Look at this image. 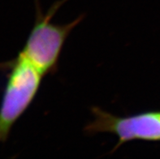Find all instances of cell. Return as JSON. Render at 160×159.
Here are the masks:
<instances>
[{"label":"cell","instance_id":"cell-1","mask_svg":"<svg viewBox=\"0 0 160 159\" xmlns=\"http://www.w3.org/2000/svg\"><path fill=\"white\" fill-rule=\"evenodd\" d=\"M67 0H61L53 4L44 14L41 10L39 0L36 3V20L28 35L20 56L26 58L43 76L54 74L56 72L59 59L63 45L73 28L82 21L84 16L65 24L51 23V19L63 3Z\"/></svg>","mask_w":160,"mask_h":159},{"label":"cell","instance_id":"cell-2","mask_svg":"<svg viewBox=\"0 0 160 159\" xmlns=\"http://www.w3.org/2000/svg\"><path fill=\"white\" fill-rule=\"evenodd\" d=\"M8 65L9 74L0 105V144L8 140L12 127L33 102L44 77L20 54Z\"/></svg>","mask_w":160,"mask_h":159},{"label":"cell","instance_id":"cell-3","mask_svg":"<svg viewBox=\"0 0 160 159\" xmlns=\"http://www.w3.org/2000/svg\"><path fill=\"white\" fill-rule=\"evenodd\" d=\"M93 119L84 128L87 134L111 133L118 142L112 152L132 141H160V111H146L127 117H119L92 107Z\"/></svg>","mask_w":160,"mask_h":159}]
</instances>
